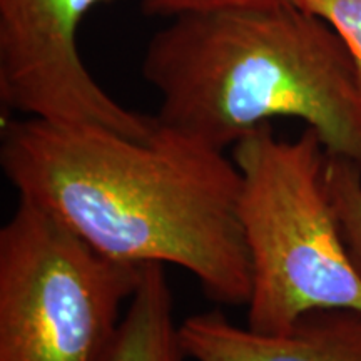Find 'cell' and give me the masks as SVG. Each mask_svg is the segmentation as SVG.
I'll return each instance as SVG.
<instances>
[{
  "mask_svg": "<svg viewBox=\"0 0 361 361\" xmlns=\"http://www.w3.org/2000/svg\"><path fill=\"white\" fill-rule=\"evenodd\" d=\"M0 166L35 202L107 258L191 273L216 303L247 305L251 264L233 159L157 124L151 139L24 117L2 129Z\"/></svg>",
  "mask_w": 361,
  "mask_h": 361,
  "instance_id": "cell-1",
  "label": "cell"
},
{
  "mask_svg": "<svg viewBox=\"0 0 361 361\" xmlns=\"http://www.w3.org/2000/svg\"><path fill=\"white\" fill-rule=\"evenodd\" d=\"M141 72L159 94L162 128L224 151L274 117H295L361 168L353 61L326 22L291 0L171 19Z\"/></svg>",
  "mask_w": 361,
  "mask_h": 361,
  "instance_id": "cell-2",
  "label": "cell"
},
{
  "mask_svg": "<svg viewBox=\"0 0 361 361\" xmlns=\"http://www.w3.org/2000/svg\"><path fill=\"white\" fill-rule=\"evenodd\" d=\"M231 159L251 264L246 326L283 335L311 311H361V276L329 197L319 135L306 128L286 141L263 124L234 144Z\"/></svg>",
  "mask_w": 361,
  "mask_h": 361,
  "instance_id": "cell-3",
  "label": "cell"
},
{
  "mask_svg": "<svg viewBox=\"0 0 361 361\" xmlns=\"http://www.w3.org/2000/svg\"><path fill=\"white\" fill-rule=\"evenodd\" d=\"M142 268L19 197L0 229V361H101Z\"/></svg>",
  "mask_w": 361,
  "mask_h": 361,
  "instance_id": "cell-4",
  "label": "cell"
},
{
  "mask_svg": "<svg viewBox=\"0 0 361 361\" xmlns=\"http://www.w3.org/2000/svg\"><path fill=\"white\" fill-rule=\"evenodd\" d=\"M116 0H0V101L24 117L96 126L147 141L156 117L119 104L90 75L79 29L94 8Z\"/></svg>",
  "mask_w": 361,
  "mask_h": 361,
  "instance_id": "cell-5",
  "label": "cell"
},
{
  "mask_svg": "<svg viewBox=\"0 0 361 361\" xmlns=\"http://www.w3.org/2000/svg\"><path fill=\"white\" fill-rule=\"evenodd\" d=\"M179 341L194 361H361V311H311L283 335L256 333L213 311L184 319Z\"/></svg>",
  "mask_w": 361,
  "mask_h": 361,
  "instance_id": "cell-6",
  "label": "cell"
},
{
  "mask_svg": "<svg viewBox=\"0 0 361 361\" xmlns=\"http://www.w3.org/2000/svg\"><path fill=\"white\" fill-rule=\"evenodd\" d=\"M173 293L164 264H144L114 340L101 361H183Z\"/></svg>",
  "mask_w": 361,
  "mask_h": 361,
  "instance_id": "cell-7",
  "label": "cell"
},
{
  "mask_svg": "<svg viewBox=\"0 0 361 361\" xmlns=\"http://www.w3.org/2000/svg\"><path fill=\"white\" fill-rule=\"evenodd\" d=\"M324 178L343 239L361 276V168L346 157L326 152Z\"/></svg>",
  "mask_w": 361,
  "mask_h": 361,
  "instance_id": "cell-8",
  "label": "cell"
},
{
  "mask_svg": "<svg viewBox=\"0 0 361 361\" xmlns=\"http://www.w3.org/2000/svg\"><path fill=\"white\" fill-rule=\"evenodd\" d=\"M335 30L353 61L361 89V0H291Z\"/></svg>",
  "mask_w": 361,
  "mask_h": 361,
  "instance_id": "cell-9",
  "label": "cell"
},
{
  "mask_svg": "<svg viewBox=\"0 0 361 361\" xmlns=\"http://www.w3.org/2000/svg\"><path fill=\"white\" fill-rule=\"evenodd\" d=\"M290 2V0H137V4L147 16L176 17L192 16V13H206L228 8L276 6V4Z\"/></svg>",
  "mask_w": 361,
  "mask_h": 361,
  "instance_id": "cell-10",
  "label": "cell"
}]
</instances>
